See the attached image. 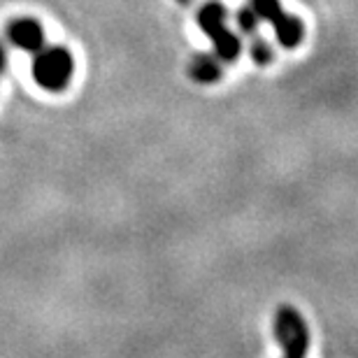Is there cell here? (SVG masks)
<instances>
[{"label": "cell", "mask_w": 358, "mask_h": 358, "mask_svg": "<svg viewBox=\"0 0 358 358\" xmlns=\"http://www.w3.org/2000/svg\"><path fill=\"white\" fill-rule=\"evenodd\" d=\"M275 340L284 358H307L310 328L305 317L293 305H279L275 312Z\"/></svg>", "instance_id": "6da1fadb"}, {"label": "cell", "mask_w": 358, "mask_h": 358, "mask_svg": "<svg viewBox=\"0 0 358 358\" xmlns=\"http://www.w3.org/2000/svg\"><path fill=\"white\" fill-rule=\"evenodd\" d=\"M73 56L66 47L40 49L33 61V77L45 91L61 93L73 80Z\"/></svg>", "instance_id": "7a4b0ae2"}, {"label": "cell", "mask_w": 358, "mask_h": 358, "mask_svg": "<svg viewBox=\"0 0 358 358\" xmlns=\"http://www.w3.org/2000/svg\"><path fill=\"white\" fill-rule=\"evenodd\" d=\"M198 26L207 38L212 40L214 54L221 61L231 63L240 56V40L231 28L226 26V10L219 3H207L203 10L198 12Z\"/></svg>", "instance_id": "3957f363"}, {"label": "cell", "mask_w": 358, "mask_h": 358, "mask_svg": "<svg viewBox=\"0 0 358 358\" xmlns=\"http://www.w3.org/2000/svg\"><path fill=\"white\" fill-rule=\"evenodd\" d=\"M252 10L256 17L268 21L275 28L277 42L286 49H296L305 38V26L303 21L293 14H286L279 5V0H252Z\"/></svg>", "instance_id": "277c9868"}, {"label": "cell", "mask_w": 358, "mask_h": 358, "mask_svg": "<svg viewBox=\"0 0 358 358\" xmlns=\"http://www.w3.org/2000/svg\"><path fill=\"white\" fill-rule=\"evenodd\" d=\"M10 40L24 52H40L45 47V31L35 19H19L10 26Z\"/></svg>", "instance_id": "5b68a950"}, {"label": "cell", "mask_w": 358, "mask_h": 358, "mask_svg": "<svg viewBox=\"0 0 358 358\" xmlns=\"http://www.w3.org/2000/svg\"><path fill=\"white\" fill-rule=\"evenodd\" d=\"M221 59L214 54H198L189 63V77L198 84H214L221 80Z\"/></svg>", "instance_id": "8992f818"}, {"label": "cell", "mask_w": 358, "mask_h": 358, "mask_svg": "<svg viewBox=\"0 0 358 358\" xmlns=\"http://www.w3.org/2000/svg\"><path fill=\"white\" fill-rule=\"evenodd\" d=\"M238 26L242 33L247 35H256V28H259V17H256L254 10H249V7H242V10L238 12Z\"/></svg>", "instance_id": "52a82bcc"}, {"label": "cell", "mask_w": 358, "mask_h": 358, "mask_svg": "<svg viewBox=\"0 0 358 358\" xmlns=\"http://www.w3.org/2000/svg\"><path fill=\"white\" fill-rule=\"evenodd\" d=\"M252 59L256 66H268V63L272 61V49L266 40L256 38L254 35V45H252Z\"/></svg>", "instance_id": "ba28073f"}, {"label": "cell", "mask_w": 358, "mask_h": 358, "mask_svg": "<svg viewBox=\"0 0 358 358\" xmlns=\"http://www.w3.org/2000/svg\"><path fill=\"white\" fill-rule=\"evenodd\" d=\"M7 68V52H5V47L0 45V73Z\"/></svg>", "instance_id": "9c48e42d"}]
</instances>
